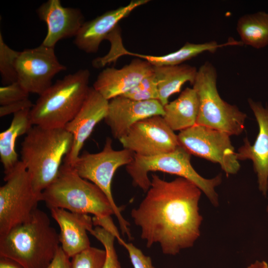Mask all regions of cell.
I'll list each match as a JSON object with an SVG mask.
<instances>
[{
	"mask_svg": "<svg viewBox=\"0 0 268 268\" xmlns=\"http://www.w3.org/2000/svg\"><path fill=\"white\" fill-rule=\"evenodd\" d=\"M201 192L185 178L167 181L152 174L145 197L131 213L146 246L157 243L164 254L171 256L193 247L202 221L199 206Z\"/></svg>",
	"mask_w": 268,
	"mask_h": 268,
	"instance_id": "cell-1",
	"label": "cell"
},
{
	"mask_svg": "<svg viewBox=\"0 0 268 268\" xmlns=\"http://www.w3.org/2000/svg\"><path fill=\"white\" fill-rule=\"evenodd\" d=\"M60 235L48 215L37 208L27 222L0 237V257L24 268H46L61 247Z\"/></svg>",
	"mask_w": 268,
	"mask_h": 268,
	"instance_id": "cell-2",
	"label": "cell"
},
{
	"mask_svg": "<svg viewBox=\"0 0 268 268\" xmlns=\"http://www.w3.org/2000/svg\"><path fill=\"white\" fill-rule=\"evenodd\" d=\"M72 142V134L64 128L34 125L26 134L21 143V161L36 193L42 195L56 179Z\"/></svg>",
	"mask_w": 268,
	"mask_h": 268,
	"instance_id": "cell-3",
	"label": "cell"
},
{
	"mask_svg": "<svg viewBox=\"0 0 268 268\" xmlns=\"http://www.w3.org/2000/svg\"><path fill=\"white\" fill-rule=\"evenodd\" d=\"M42 201L56 207L83 214H92L93 224L112 218L114 212L104 193L94 184L81 178L72 167L62 165L54 181L42 193Z\"/></svg>",
	"mask_w": 268,
	"mask_h": 268,
	"instance_id": "cell-4",
	"label": "cell"
},
{
	"mask_svg": "<svg viewBox=\"0 0 268 268\" xmlns=\"http://www.w3.org/2000/svg\"><path fill=\"white\" fill-rule=\"evenodd\" d=\"M90 73L81 69L57 80L42 94L31 109L34 125L64 128L75 117L88 92Z\"/></svg>",
	"mask_w": 268,
	"mask_h": 268,
	"instance_id": "cell-5",
	"label": "cell"
},
{
	"mask_svg": "<svg viewBox=\"0 0 268 268\" xmlns=\"http://www.w3.org/2000/svg\"><path fill=\"white\" fill-rule=\"evenodd\" d=\"M191 154L180 145L174 150L150 156L134 154L133 161L126 166L134 186L146 192L150 187L149 172L160 171L190 180L198 187L214 206L219 205L215 188L222 182L221 175L211 179L201 176L191 163Z\"/></svg>",
	"mask_w": 268,
	"mask_h": 268,
	"instance_id": "cell-6",
	"label": "cell"
},
{
	"mask_svg": "<svg viewBox=\"0 0 268 268\" xmlns=\"http://www.w3.org/2000/svg\"><path fill=\"white\" fill-rule=\"evenodd\" d=\"M217 72L210 62H205L198 69L193 83L199 100L196 125L227 133L240 134L244 130L246 114L238 107L229 104L220 96L217 88Z\"/></svg>",
	"mask_w": 268,
	"mask_h": 268,
	"instance_id": "cell-7",
	"label": "cell"
},
{
	"mask_svg": "<svg viewBox=\"0 0 268 268\" xmlns=\"http://www.w3.org/2000/svg\"><path fill=\"white\" fill-rule=\"evenodd\" d=\"M134 153L124 148L116 150L112 147V140L106 139L102 151L95 153L84 151L71 166L81 178L96 185L106 195L114 212L123 234L132 238L129 223L123 216L121 209L115 203L111 191V184L116 170L130 163Z\"/></svg>",
	"mask_w": 268,
	"mask_h": 268,
	"instance_id": "cell-8",
	"label": "cell"
},
{
	"mask_svg": "<svg viewBox=\"0 0 268 268\" xmlns=\"http://www.w3.org/2000/svg\"><path fill=\"white\" fill-rule=\"evenodd\" d=\"M0 187V237L28 221L38 208L42 195L34 191L30 176L21 161L4 176Z\"/></svg>",
	"mask_w": 268,
	"mask_h": 268,
	"instance_id": "cell-9",
	"label": "cell"
},
{
	"mask_svg": "<svg viewBox=\"0 0 268 268\" xmlns=\"http://www.w3.org/2000/svg\"><path fill=\"white\" fill-rule=\"evenodd\" d=\"M230 136L223 132L198 125L177 134L180 146L191 155L219 164L227 175L236 174L240 168Z\"/></svg>",
	"mask_w": 268,
	"mask_h": 268,
	"instance_id": "cell-10",
	"label": "cell"
},
{
	"mask_svg": "<svg viewBox=\"0 0 268 268\" xmlns=\"http://www.w3.org/2000/svg\"><path fill=\"white\" fill-rule=\"evenodd\" d=\"M17 81L29 93L40 95L52 85L53 77L67 67L61 64L54 48L41 44L19 52L15 61Z\"/></svg>",
	"mask_w": 268,
	"mask_h": 268,
	"instance_id": "cell-11",
	"label": "cell"
},
{
	"mask_svg": "<svg viewBox=\"0 0 268 268\" xmlns=\"http://www.w3.org/2000/svg\"><path fill=\"white\" fill-rule=\"evenodd\" d=\"M119 141L124 148L143 156L171 152L179 146L177 134L162 116H153L138 121Z\"/></svg>",
	"mask_w": 268,
	"mask_h": 268,
	"instance_id": "cell-12",
	"label": "cell"
},
{
	"mask_svg": "<svg viewBox=\"0 0 268 268\" xmlns=\"http://www.w3.org/2000/svg\"><path fill=\"white\" fill-rule=\"evenodd\" d=\"M109 101L90 87L80 110L64 128L73 135L71 149L64 163L71 166L79 157L84 142L96 125L106 116Z\"/></svg>",
	"mask_w": 268,
	"mask_h": 268,
	"instance_id": "cell-13",
	"label": "cell"
},
{
	"mask_svg": "<svg viewBox=\"0 0 268 268\" xmlns=\"http://www.w3.org/2000/svg\"><path fill=\"white\" fill-rule=\"evenodd\" d=\"M163 115L164 107L157 99L136 101L120 96L109 101L104 121L113 136L119 140L138 121Z\"/></svg>",
	"mask_w": 268,
	"mask_h": 268,
	"instance_id": "cell-14",
	"label": "cell"
},
{
	"mask_svg": "<svg viewBox=\"0 0 268 268\" xmlns=\"http://www.w3.org/2000/svg\"><path fill=\"white\" fill-rule=\"evenodd\" d=\"M248 102L258 123L259 133L252 145L245 138L236 155L239 161L250 159L252 161L259 189L266 197L268 191V108L250 98Z\"/></svg>",
	"mask_w": 268,
	"mask_h": 268,
	"instance_id": "cell-15",
	"label": "cell"
},
{
	"mask_svg": "<svg viewBox=\"0 0 268 268\" xmlns=\"http://www.w3.org/2000/svg\"><path fill=\"white\" fill-rule=\"evenodd\" d=\"M39 18L47 26L42 44L54 48L61 40L75 37L84 23L80 9L64 7L60 0H48L36 10Z\"/></svg>",
	"mask_w": 268,
	"mask_h": 268,
	"instance_id": "cell-16",
	"label": "cell"
},
{
	"mask_svg": "<svg viewBox=\"0 0 268 268\" xmlns=\"http://www.w3.org/2000/svg\"><path fill=\"white\" fill-rule=\"evenodd\" d=\"M153 73V66L146 61L134 59L123 67H108L98 75L93 88L110 100L126 94L143 78Z\"/></svg>",
	"mask_w": 268,
	"mask_h": 268,
	"instance_id": "cell-17",
	"label": "cell"
},
{
	"mask_svg": "<svg viewBox=\"0 0 268 268\" xmlns=\"http://www.w3.org/2000/svg\"><path fill=\"white\" fill-rule=\"evenodd\" d=\"M148 0H135L128 4L109 10L94 19L85 21L74 43L81 51L95 53L101 42L118 27V23L127 17L135 8L145 4Z\"/></svg>",
	"mask_w": 268,
	"mask_h": 268,
	"instance_id": "cell-18",
	"label": "cell"
},
{
	"mask_svg": "<svg viewBox=\"0 0 268 268\" xmlns=\"http://www.w3.org/2000/svg\"><path fill=\"white\" fill-rule=\"evenodd\" d=\"M49 209L60 228L61 247L70 258L91 247L87 232L93 229L94 224L89 214L60 208Z\"/></svg>",
	"mask_w": 268,
	"mask_h": 268,
	"instance_id": "cell-19",
	"label": "cell"
},
{
	"mask_svg": "<svg viewBox=\"0 0 268 268\" xmlns=\"http://www.w3.org/2000/svg\"><path fill=\"white\" fill-rule=\"evenodd\" d=\"M30 110L25 109L14 114L9 127L0 133V159L4 176L10 174L19 162L15 143L18 137L26 134L34 125Z\"/></svg>",
	"mask_w": 268,
	"mask_h": 268,
	"instance_id": "cell-20",
	"label": "cell"
},
{
	"mask_svg": "<svg viewBox=\"0 0 268 268\" xmlns=\"http://www.w3.org/2000/svg\"><path fill=\"white\" fill-rule=\"evenodd\" d=\"M199 100L193 88L187 87L175 100L164 106L162 116L173 131L180 132L196 124Z\"/></svg>",
	"mask_w": 268,
	"mask_h": 268,
	"instance_id": "cell-21",
	"label": "cell"
},
{
	"mask_svg": "<svg viewBox=\"0 0 268 268\" xmlns=\"http://www.w3.org/2000/svg\"><path fill=\"white\" fill-rule=\"evenodd\" d=\"M229 45L230 43L228 42L218 44L215 41L198 44L186 42L183 47L174 52L162 56H152L129 52L122 44L117 49L116 56L118 58L126 55L134 56L146 61L153 67L173 66L182 64L183 62L195 58L202 53L208 52L213 53L218 48Z\"/></svg>",
	"mask_w": 268,
	"mask_h": 268,
	"instance_id": "cell-22",
	"label": "cell"
},
{
	"mask_svg": "<svg viewBox=\"0 0 268 268\" xmlns=\"http://www.w3.org/2000/svg\"><path fill=\"white\" fill-rule=\"evenodd\" d=\"M197 71L195 67L187 64L153 67L158 100L163 107L169 102L171 95L181 91L185 83L193 84Z\"/></svg>",
	"mask_w": 268,
	"mask_h": 268,
	"instance_id": "cell-23",
	"label": "cell"
},
{
	"mask_svg": "<svg viewBox=\"0 0 268 268\" xmlns=\"http://www.w3.org/2000/svg\"><path fill=\"white\" fill-rule=\"evenodd\" d=\"M236 30L243 44L259 49L268 45V12L245 14L238 20Z\"/></svg>",
	"mask_w": 268,
	"mask_h": 268,
	"instance_id": "cell-24",
	"label": "cell"
},
{
	"mask_svg": "<svg viewBox=\"0 0 268 268\" xmlns=\"http://www.w3.org/2000/svg\"><path fill=\"white\" fill-rule=\"evenodd\" d=\"M19 53L8 46L0 33V73L2 82L8 85L17 81L15 61Z\"/></svg>",
	"mask_w": 268,
	"mask_h": 268,
	"instance_id": "cell-25",
	"label": "cell"
},
{
	"mask_svg": "<svg viewBox=\"0 0 268 268\" xmlns=\"http://www.w3.org/2000/svg\"><path fill=\"white\" fill-rule=\"evenodd\" d=\"M89 233L103 245L106 253L102 268H122L115 248V236L100 226H96Z\"/></svg>",
	"mask_w": 268,
	"mask_h": 268,
	"instance_id": "cell-26",
	"label": "cell"
},
{
	"mask_svg": "<svg viewBox=\"0 0 268 268\" xmlns=\"http://www.w3.org/2000/svg\"><path fill=\"white\" fill-rule=\"evenodd\" d=\"M106 256L105 249L91 246L71 258V268H102Z\"/></svg>",
	"mask_w": 268,
	"mask_h": 268,
	"instance_id": "cell-27",
	"label": "cell"
},
{
	"mask_svg": "<svg viewBox=\"0 0 268 268\" xmlns=\"http://www.w3.org/2000/svg\"><path fill=\"white\" fill-rule=\"evenodd\" d=\"M122 96L136 101L158 100L157 82L154 72L143 78L135 87Z\"/></svg>",
	"mask_w": 268,
	"mask_h": 268,
	"instance_id": "cell-28",
	"label": "cell"
},
{
	"mask_svg": "<svg viewBox=\"0 0 268 268\" xmlns=\"http://www.w3.org/2000/svg\"><path fill=\"white\" fill-rule=\"evenodd\" d=\"M29 93L16 81L0 87V105L3 106L28 98Z\"/></svg>",
	"mask_w": 268,
	"mask_h": 268,
	"instance_id": "cell-29",
	"label": "cell"
},
{
	"mask_svg": "<svg viewBox=\"0 0 268 268\" xmlns=\"http://www.w3.org/2000/svg\"><path fill=\"white\" fill-rule=\"evenodd\" d=\"M121 245L127 250L134 268H156L152 265L151 258L132 243L124 241Z\"/></svg>",
	"mask_w": 268,
	"mask_h": 268,
	"instance_id": "cell-30",
	"label": "cell"
},
{
	"mask_svg": "<svg viewBox=\"0 0 268 268\" xmlns=\"http://www.w3.org/2000/svg\"><path fill=\"white\" fill-rule=\"evenodd\" d=\"M33 104L28 99H25L9 104L0 106V117H2L11 114H15L18 112L28 109H31Z\"/></svg>",
	"mask_w": 268,
	"mask_h": 268,
	"instance_id": "cell-31",
	"label": "cell"
},
{
	"mask_svg": "<svg viewBox=\"0 0 268 268\" xmlns=\"http://www.w3.org/2000/svg\"><path fill=\"white\" fill-rule=\"evenodd\" d=\"M70 258L60 247L55 257L46 268H71Z\"/></svg>",
	"mask_w": 268,
	"mask_h": 268,
	"instance_id": "cell-32",
	"label": "cell"
},
{
	"mask_svg": "<svg viewBox=\"0 0 268 268\" xmlns=\"http://www.w3.org/2000/svg\"><path fill=\"white\" fill-rule=\"evenodd\" d=\"M0 268H24L15 261L8 258L0 257Z\"/></svg>",
	"mask_w": 268,
	"mask_h": 268,
	"instance_id": "cell-33",
	"label": "cell"
},
{
	"mask_svg": "<svg viewBox=\"0 0 268 268\" xmlns=\"http://www.w3.org/2000/svg\"><path fill=\"white\" fill-rule=\"evenodd\" d=\"M247 268H268V264L265 261L257 260L249 265Z\"/></svg>",
	"mask_w": 268,
	"mask_h": 268,
	"instance_id": "cell-34",
	"label": "cell"
},
{
	"mask_svg": "<svg viewBox=\"0 0 268 268\" xmlns=\"http://www.w3.org/2000/svg\"><path fill=\"white\" fill-rule=\"evenodd\" d=\"M266 211L267 212H268V205H267V207H266Z\"/></svg>",
	"mask_w": 268,
	"mask_h": 268,
	"instance_id": "cell-35",
	"label": "cell"
}]
</instances>
